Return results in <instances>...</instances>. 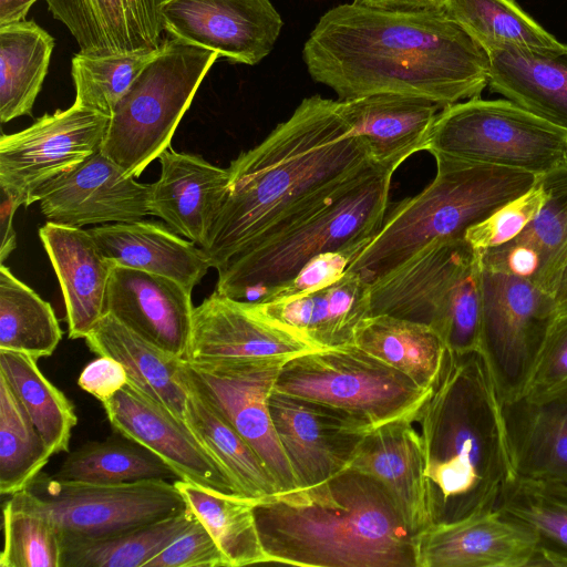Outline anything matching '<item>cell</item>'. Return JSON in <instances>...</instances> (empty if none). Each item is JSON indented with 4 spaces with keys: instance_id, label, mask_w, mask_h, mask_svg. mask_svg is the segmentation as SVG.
Here are the masks:
<instances>
[{
    "instance_id": "6da1fadb",
    "label": "cell",
    "mask_w": 567,
    "mask_h": 567,
    "mask_svg": "<svg viewBox=\"0 0 567 567\" xmlns=\"http://www.w3.org/2000/svg\"><path fill=\"white\" fill-rule=\"evenodd\" d=\"M302 59L311 79L339 101L393 93L443 109L480 97L489 75L487 53L442 8L337 6L310 32Z\"/></svg>"
},
{
    "instance_id": "7a4b0ae2",
    "label": "cell",
    "mask_w": 567,
    "mask_h": 567,
    "mask_svg": "<svg viewBox=\"0 0 567 567\" xmlns=\"http://www.w3.org/2000/svg\"><path fill=\"white\" fill-rule=\"evenodd\" d=\"M374 163L339 101L306 97L291 116L229 165L226 194L205 250L224 267L275 226Z\"/></svg>"
},
{
    "instance_id": "3957f363",
    "label": "cell",
    "mask_w": 567,
    "mask_h": 567,
    "mask_svg": "<svg viewBox=\"0 0 567 567\" xmlns=\"http://www.w3.org/2000/svg\"><path fill=\"white\" fill-rule=\"evenodd\" d=\"M414 423L420 426L433 524L495 509L515 473L501 401L480 351L446 350Z\"/></svg>"
},
{
    "instance_id": "277c9868",
    "label": "cell",
    "mask_w": 567,
    "mask_h": 567,
    "mask_svg": "<svg viewBox=\"0 0 567 567\" xmlns=\"http://www.w3.org/2000/svg\"><path fill=\"white\" fill-rule=\"evenodd\" d=\"M252 507L269 564L416 567L414 535L380 483L359 471L252 498Z\"/></svg>"
},
{
    "instance_id": "5b68a950",
    "label": "cell",
    "mask_w": 567,
    "mask_h": 567,
    "mask_svg": "<svg viewBox=\"0 0 567 567\" xmlns=\"http://www.w3.org/2000/svg\"><path fill=\"white\" fill-rule=\"evenodd\" d=\"M394 172L372 164L275 226L217 270L215 291L241 301L262 302L315 256L364 248L385 218Z\"/></svg>"
},
{
    "instance_id": "8992f818",
    "label": "cell",
    "mask_w": 567,
    "mask_h": 567,
    "mask_svg": "<svg viewBox=\"0 0 567 567\" xmlns=\"http://www.w3.org/2000/svg\"><path fill=\"white\" fill-rule=\"evenodd\" d=\"M433 156V181L386 213L378 234L347 270L371 284L434 240L465 237L472 226L527 192L538 179L523 171Z\"/></svg>"
},
{
    "instance_id": "52a82bcc",
    "label": "cell",
    "mask_w": 567,
    "mask_h": 567,
    "mask_svg": "<svg viewBox=\"0 0 567 567\" xmlns=\"http://www.w3.org/2000/svg\"><path fill=\"white\" fill-rule=\"evenodd\" d=\"M372 315L427 324L450 351H478L482 285L476 249L465 237L424 246L370 284Z\"/></svg>"
},
{
    "instance_id": "ba28073f",
    "label": "cell",
    "mask_w": 567,
    "mask_h": 567,
    "mask_svg": "<svg viewBox=\"0 0 567 567\" xmlns=\"http://www.w3.org/2000/svg\"><path fill=\"white\" fill-rule=\"evenodd\" d=\"M218 54L165 38L110 116L101 152L127 176L144 169L169 147L172 137Z\"/></svg>"
},
{
    "instance_id": "9c48e42d",
    "label": "cell",
    "mask_w": 567,
    "mask_h": 567,
    "mask_svg": "<svg viewBox=\"0 0 567 567\" xmlns=\"http://www.w3.org/2000/svg\"><path fill=\"white\" fill-rule=\"evenodd\" d=\"M425 151L539 177L567 165V133L507 99L474 97L441 109Z\"/></svg>"
},
{
    "instance_id": "30bf717a",
    "label": "cell",
    "mask_w": 567,
    "mask_h": 567,
    "mask_svg": "<svg viewBox=\"0 0 567 567\" xmlns=\"http://www.w3.org/2000/svg\"><path fill=\"white\" fill-rule=\"evenodd\" d=\"M431 389L354 343L289 359L274 386V391L342 410L372 429L414 414Z\"/></svg>"
},
{
    "instance_id": "8fae6325",
    "label": "cell",
    "mask_w": 567,
    "mask_h": 567,
    "mask_svg": "<svg viewBox=\"0 0 567 567\" xmlns=\"http://www.w3.org/2000/svg\"><path fill=\"white\" fill-rule=\"evenodd\" d=\"M11 496L47 516L61 540L113 535L187 508L174 482L167 480L101 485L63 482L40 473L25 489Z\"/></svg>"
},
{
    "instance_id": "7c38bea8",
    "label": "cell",
    "mask_w": 567,
    "mask_h": 567,
    "mask_svg": "<svg viewBox=\"0 0 567 567\" xmlns=\"http://www.w3.org/2000/svg\"><path fill=\"white\" fill-rule=\"evenodd\" d=\"M478 351L502 402L523 395L558 316L554 296L532 282L481 267Z\"/></svg>"
},
{
    "instance_id": "4fadbf2b",
    "label": "cell",
    "mask_w": 567,
    "mask_h": 567,
    "mask_svg": "<svg viewBox=\"0 0 567 567\" xmlns=\"http://www.w3.org/2000/svg\"><path fill=\"white\" fill-rule=\"evenodd\" d=\"M288 358L214 364L184 360L188 389L219 413L251 446L271 474L277 492L297 487L269 410V396Z\"/></svg>"
},
{
    "instance_id": "5bb4252c",
    "label": "cell",
    "mask_w": 567,
    "mask_h": 567,
    "mask_svg": "<svg viewBox=\"0 0 567 567\" xmlns=\"http://www.w3.org/2000/svg\"><path fill=\"white\" fill-rule=\"evenodd\" d=\"M110 116L73 103L0 137V188L20 206L37 190L101 151Z\"/></svg>"
},
{
    "instance_id": "9a60e30c",
    "label": "cell",
    "mask_w": 567,
    "mask_h": 567,
    "mask_svg": "<svg viewBox=\"0 0 567 567\" xmlns=\"http://www.w3.org/2000/svg\"><path fill=\"white\" fill-rule=\"evenodd\" d=\"M269 410L297 487L319 484L349 468L373 430L342 410L274 390Z\"/></svg>"
},
{
    "instance_id": "2e32d148",
    "label": "cell",
    "mask_w": 567,
    "mask_h": 567,
    "mask_svg": "<svg viewBox=\"0 0 567 567\" xmlns=\"http://www.w3.org/2000/svg\"><path fill=\"white\" fill-rule=\"evenodd\" d=\"M298 330L266 316L254 302L214 291L194 308L184 360L214 364L288 358L319 350Z\"/></svg>"
},
{
    "instance_id": "e0dca14e",
    "label": "cell",
    "mask_w": 567,
    "mask_h": 567,
    "mask_svg": "<svg viewBox=\"0 0 567 567\" xmlns=\"http://www.w3.org/2000/svg\"><path fill=\"white\" fill-rule=\"evenodd\" d=\"M162 19L172 38L247 65L272 51L284 25L270 0H165Z\"/></svg>"
},
{
    "instance_id": "ac0fdd59",
    "label": "cell",
    "mask_w": 567,
    "mask_h": 567,
    "mask_svg": "<svg viewBox=\"0 0 567 567\" xmlns=\"http://www.w3.org/2000/svg\"><path fill=\"white\" fill-rule=\"evenodd\" d=\"M102 406L117 433L158 456L178 480L208 491L240 495L185 421L134 384L127 382Z\"/></svg>"
},
{
    "instance_id": "d6986e66",
    "label": "cell",
    "mask_w": 567,
    "mask_h": 567,
    "mask_svg": "<svg viewBox=\"0 0 567 567\" xmlns=\"http://www.w3.org/2000/svg\"><path fill=\"white\" fill-rule=\"evenodd\" d=\"M151 190L100 151L41 186L35 202L48 221L60 225L130 223L151 215Z\"/></svg>"
},
{
    "instance_id": "ffe728a7",
    "label": "cell",
    "mask_w": 567,
    "mask_h": 567,
    "mask_svg": "<svg viewBox=\"0 0 567 567\" xmlns=\"http://www.w3.org/2000/svg\"><path fill=\"white\" fill-rule=\"evenodd\" d=\"M539 548L529 525L498 508L414 535L416 567H532Z\"/></svg>"
},
{
    "instance_id": "44dd1931",
    "label": "cell",
    "mask_w": 567,
    "mask_h": 567,
    "mask_svg": "<svg viewBox=\"0 0 567 567\" xmlns=\"http://www.w3.org/2000/svg\"><path fill=\"white\" fill-rule=\"evenodd\" d=\"M192 291L155 274L113 266L106 312L164 352L184 359L193 328Z\"/></svg>"
},
{
    "instance_id": "7402d4cb",
    "label": "cell",
    "mask_w": 567,
    "mask_h": 567,
    "mask_svg": "<svg viewBox=\"0 0 567 567\" xmlns=\"http://www.w3.org/2000/svg\"><path fill=\"white\" fill-rule=\"evenodd\" d=\"M415 413L373 429L349 466L380 483L413 535L433 524Z\"/></svg>"
},
{
    "instance_id": "603a6c76",
    "label": "cell",
    "mask_w": 567,
    "mask_h": 567,
    "mask_svg": "<svg viewBox=\"0 0 567 567\" xmlns=\"http://www.w3.org/2000/svg\"><path fill=\"white\" fill-rule=\"evenodd\" d=\"M158 159L161 174L152 183L151 215L195 245L206 247L226 194L228 168L171 147Z\"/></svg>"
},
{
    "instance_id": "cb8c5ba5",
    "label": "cell",
    "mask_w": 567,
    "mask_h": 567,
    "mask_svg": "<svg viewBox=\"0 0 567 567\" xmlns=\"http://www.w3.org/2000/svg\"><path fill=\"white\" fill-rule=\"evenodd\" d=\"M53 18L75 39L80 52L110 55L157 50L165 0H45Z\"/></svg>"
},
{
    "instance_id": "d4e9b609",
    "label": "cell",
    "mask_w": 567,
    "mask_h": 567,
    "mask_svg": "<svg viewBox=\"0 0 567 567\" xmlns=\"http://www.w3.org/2000/svg\"><path fill=\"white\" fill-rule=\"evenodd\" d=\"M40 240L65 302L70 339H84L106 313L112 265L87 229L47 221Z\"/></svg>"
},
{
    "instance_id": "484cf974",
    "label": "cell",
    "mask_w": 567,
    "mask_h": 567,
    "mask_svg": "<svg viewBox=\"0 0 567 567\" xmlns=\"http://www.w3.org/2000/svg\"><path fill=\"white\" fill-rule=\"evenodd\" d=\"M339 106L351 134L364 144L371 159L394 169L426 150L431 127L442 109L423 97L393 93L339 101Z\"/></svg>"
},
{
    "instance_id": "4316f807",
    "label": "cell",
    "mask_w": 567,
    "mask_h": 567,
    "mask_svg": "<svg viewBox=\"0 0 567 567\" xmlns=\"http://www.w3.org/2000/svg\"><path fill=\"white\" fill-rule=\"evenodd\" d=\"M515 476L567 484V390L501 403Z\"/></svg>"
},
{
    "instance_id": "83f0119b",
    "label": "cell",
    "mask_w": 567,
    "mask_h": 567,
    "mask_svg": "<svg viewBox=\"0 0 567 567\" xmlns=\"http://www.w3.org/2000/svg\"><path fill=\"white\" fill-rule=\"evenodd\" d=\"M87 230L112 265L171 278L189 291L212 268L202 247L163 223L140 219Z\"/></svg>"
},
{
    "instance_id": "f1b7e54d",
    "label": "cell",
    "mask_w": 567,
    "mask_h": 567,
    "mask_svg": "<svg viewBox=\"0 0 567 567\" xmlns=\"http://www.w3.org/2000/svg\"><path fill=\"white\" fill-rule=\"evenodd\" d=\"M487 86L567 133V45L492 49Z\"/></svg>"
},
{
    "instance_id": "f546056e",
    "label": "cell",
    "mask_w": 567,
    "mask_h": 567,
    "mask_svg": "<svg viewBox=\"0 0 567 567\" xmlns=\"http://www.w3.org/2000/svg\"><path fill=\"white\" fill-rule=\"evenodd\" d=\"M254 303L266 316L298 330L320 349L332 348L352 343L358 324L370 316V284L347 270L322 289Z\"/></svg>"
},
{
    "instance_id": "4dcf8cb0",
    "label": "cell",
    "mask_w": 567,
    "mask_h": 567,
    "mask_svg": "<svg viewBox=\"0 0 567 567\" xmlns=\"http://www.w3.org/2000/svg\"><path fill=\"white\" fill-rule=\"evenodd\" d=\"M84 339L92 352L121 362L127 382L185 419L188 389L183 375L184 359L158 349L107 312Z\"/></svg>"
},
{
    "instance_id": "1f68e13d",
    "label": "cell",
    "mask_w": 567,
    "mask_h": 567,
    "mask_svg": "<svg viewBox=\"0 0 567 567\" xmlns=\"http://www.w3.org/2000/svg\"><path fill=\"white\" fill-rule=\"evenodd\" d=\"M352 343L424 389L435 383L447 350L430 326L389 315L361 320Z\"/></svg>"
},
{
    "instance_id": "d6a6232c",
    "label": "cell",
    "mask_w": 567,
    "mask_h": 567,
    "mask_svg": "<svg viewBox=\"0 0 567 567\" xmlns=\"http://www.w3.org/2000/svg\"><path fill=\"white\" fill-rule=\"evenodd\" d=\"M54 49V39L33 20L0 25V120L31 115Z\"/></svg>"
},
{
    "instance_id": "836d02e7",
    "label": "cell",
    "mask_w": 567,
    "mask_h": 567,
    "mask_svg": "<svg viewBox=\"0 0 567 567\" xmlns=\"http://www.w3.org/2000/svg\"><path fill=\"white\" fill-rule=\"evenodd\" d=\"M174 485L230 567L269 564L258 535L252 498L208 491L182 480L174 481Z\"/></svg>"
},
{
    "instance_id": "e575fe53",
    "label": "cell",
    "mask_w": 567,
    "mask_h": 567,
    "mask_svg": "<svg viewBox=\"0 0 567 567\" xmlns=\"http://www.w3.org/2000/svg\"><path fill=\"white\" fill-rule=\"evenodd\" d=\"M184 420L241 496L259 498L277 492L271 474L251 446L190 389Z\"/></svg>"
},
{
    "instance_id": "d590c367",
    "label": "cell",
    "mask_w": 567,
    "mask_h": 567,
    "mask_svg": "<svg viewBox=\"0 0 567 567\" xmlns=\"http://www.w3.org/2000/svg\"><path fill=\"white\" fill-rule=\"evenodd\" d=\"M194 517L187 507L164 519L113 535L62 539L61 567H145Z\"/></svg>"
},
{
    "instance_id": "8d00e7d4",
    "label": "cell",
    "mask_w": 567,
    "mask_h": 567,
    "mask_svg": "<svg viewBox=\"0 0 567 567\" xmlns=\"http://www.w3.org/2000/svg\"><path fill=\"white\" fill-rule=\"evenodd\" d=\"M51 476L63 482L101 485L178 480L176 473L147 449L116 439L82 444L68 454Z\"/></svg>"
},
{
    "instance_id": "74e56055",
    "label": "cell",
    "mask_w": 567,
    "mask_h": 567,
    "mask_svg": "<svg viewBox=\"0 0 567 567\" xmlns=\"http://www.w3.org/2000/svg\"><path fill=\"white\" fill-rule=\"evenodd\" d=\"M442 9L485 52L505 47L536 51L564 47L515 0H444Z\"/></svg>"
},
{
    "instance_id": "f35d334b",
    "label": "cell",
    "mask_w": 567,
    "mask_h": 567,
    "mask_svg": "<svg viewBox=\"0 0 567 567\" xmlns=\"http://www.w3.org/2000/svg\"><path fill=\"white\" fill-rule=\"evenodd\" d=\"M37 359L0 349V374L29 413L52 454L69 450L78 416L72 402L41 372Z\"/></svg>"
},
{
    "instance_id": "ab89813d",
    "label": "cell",
    "mask_w": 567,
    "mask_h": 567,
    "mask_svg": "<svg viewBox=\"0 0 567 567\" xmlns=\"http://www.w3.org/2000/svg\"><path fill=\"white\" fill-rule=\"evenodd\" d=\"M496 508L538 534L540 548L535 566L567 567V484L514 476Z\"/></svg>"
},
{
    "instance_id": "60d3db41",
    "label": "cell",
    "mask_w": 567,
    "mask_h": 567,
    "mask_svg": "<svg viewBox=\"0 0 567 567\" xmlns=\"http://www.w3.org/2000/svg\"><path fill=\"white\" fill-rule=\"evenodd\" d=\"M62 334L51 305L1 264L0 349L38 360L53 354Z\"/></svg>"
},
{
    "instance_id": "b9f144b4",
    "label": "cell",
    "mask_w": 567,
    "mask_h": 567,
    "mask_svg": "<svg viewBox=\"0 0 567 567\" xmlns=\"http://www.w3.org/2000/svg\"><path fill=\"white\" fill-rule=\"evenodd\" d=\"M52 455L25 408L0 374V494L11 496L25 489Z\"/></svg>"
},
{
    "instance_id": "7bdbcfd3",
    "label": "cell",
    "mask_w": 567,
    "mask_h": 567,
    "mask_svg": "<svg viewBox=\"0 0 567 567\" xmlns=\"http://www.w3.org/2000/svg\"><path fill=\"white\" fill-rule=\"evenodd\" d=\"M157 51L110 55L74 54L71 61L74 103L111 116L118 101Z\"/></svg>"
},
{
    "instance_id": "ee69618b",
    "label": "cell",
    "mask_w": 567,
    "mask_h": 567,
    "mask_svg": "<svg viewBox=\"0 0 567 567\" xmlns=\"http://www.w3.org/2000/svg\"><path fill=\"white\" fill-rule=\"evenodd\" d=\"M2 525L1 567H61V535L47 516L11 496L3 505Z\"/></svg>"
},
{
    "instance_id": "f6af8a7d",
    "label": "cell",
    "mask_w": 567,
    "mask_h": 567,
    "mask_svg": "<svg viewBox=\"0 0 567 567\" xmlns=\"http://www.w3.org/2000/svg\"><path fill=\"white\" fill-rule=\"evenodd\" d=\"M539 178L547 198L520 236L532 240L543 252L547 288L554 296L567 260V165Z\"/></svg>"
},
{
    "instance_id": "bcb514c9",
    "label": "cell",
    "mask_w": 567,
    "mask_h": 567,
    "mask_svg": "<svg viewBox=\"0 0 567 567\" xmlns=\"http://www.w3.org/2000/svg\"><path fill=\"white\" fill-rule=\"evenodd\" d=\"M547 198V190L538 177L524 194L503 204L481 223L472 226L465 239L478 251L497 247L523 233L536 217Z\"/></svg>"
},
{
    "instance_id": "7dc6e473",
    "label": "cell",
    "mask_w": 567,
    "mask_h": 567,
    "mask_svg": "<svg viewBox=\"0 0 567 567\" xmlns=\"http://www.w3.org/2000/svg\"><path fill=\"white\" fill-rule=\"evenodd\" d=\"M145 567H230L216 542L195 516Z\"/></svg>"
},
{
    "instance_id": "c3c4849f",
    "label": "cell",
    "mask_w": 567,
    "mask_h": 567,
    "mask_svg": "<svg viewBox=\"0 0 567 567\" xmlns=\"http://www.w3.org/2000/svg\"><path fill=\"white\" fill-rule=\"evenodd\" d=\"M477 254L481 267L527 280L549 293L544 255L528 238L519 235L497 247L478 250Z\"/></svg>"
},
{
    "instance_id": "681fc988",
    "label": "cell",
    "mask_w": 567,
    "mask_h": 567,
    "mask_svg": "<svg viewBox=\"0 0 567 567\" xmlns=\"http://www.w3.org/2000/svg\"><path fill=\"white\" fill-rule=\"evenodd\" d=\"M567 390V312L558 313L523 395L543 398Z\"/></svg>"
},
{
    "instance_id": "f907efd6",
    "label": "cell",
    "mask_w": 567,
    "mask_h": 567,
    "mask_svg": "<svg viewBox=\"0 0 567 567\" xmlns=\"http://www.w3.org/2000/svg\"><path fill=\"white\" fill-rule=\"evenodd\" d=\"M362 249L363 247H351L315 256L291 280L272 289L262 302L309 293L333 284L347 271Z\"/></svg>"
},
{
    "instance_id": "816d5d0a",
    "label": "cell",
    "mask_w": 567,
    "mask_h": 567,
    "mask_svg": "<svg viewBox=\"0 0 567 567\" xmlns=\"http://www.w3.org/2000/svg\"><path fill=\"white\" fill-rule=\"evenodd\" d=\"M125 368L117 360L99 355L82 370L78 384L101 403L111 399L127 383Z\"/></svg>"
},
{
    "instance_id": "f5cc1de1",
    "label": "cell",
    "mask_w": 567,
    "mask_h": 567,
    "mask_svg": "<svg viewBox=\"0 0 567 567\" xmlns=\"http://www.w3.org/2000/svg\"><path fill=\"white\" fill-rule=\"evenodd\" d=\"M18 205L13 199L1 190V206H0V225H1V247H0V260L4 262L6 258L16 248V233L12 227V219L14 212L18 209Z\"/></svg>"
},
{
    "instance_id": "db71d44e",
    "label": "cell",
    "mask_w": 567,
    "mask_h": 567,
    "mask_svg": "<svg viewBox=\"0 0 567 567\" xmlns=\"http://www.w3.org/2000/svg\"><path fill=\"white\" fill-rule=\"evenodd\" d=\"M353 2L381 10L419 11L441 9L444 0H354Z\"/></svg>"
},
{
    "instance_id": "11a10c76",
    "label": "cell",
    "mask_w": 567,
    "mask_h": 567,
    "mask_svg": "<svg viewBox=\"0 0 567 567\" xmlns=\"http://www.w3.org/2000/svg\"><path fill=\"white\" fill-rule=\"evenodd\" d=\"M38 0H0V25L25 20V17Z\"/></svg>"
},
{
    "instance_id": "9f6ffc18",
    "label": "cell",
    "mask_w": 567,
    "mask_h": 567,
    "mask_svg": "<svg viewBox=\"0 0 567 567\" xmlns=\"http://www.w3.org/2000/svg\"><path fill=\"white\" fill-rule=\"evenodd\" d=\"M554 299L558 313L567 312V260L560 272Z\"/></svg>"
}]
</instances>
